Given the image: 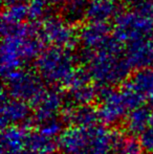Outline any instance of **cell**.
Listing matches in <instances>:
<instances>
[]
</instances>
